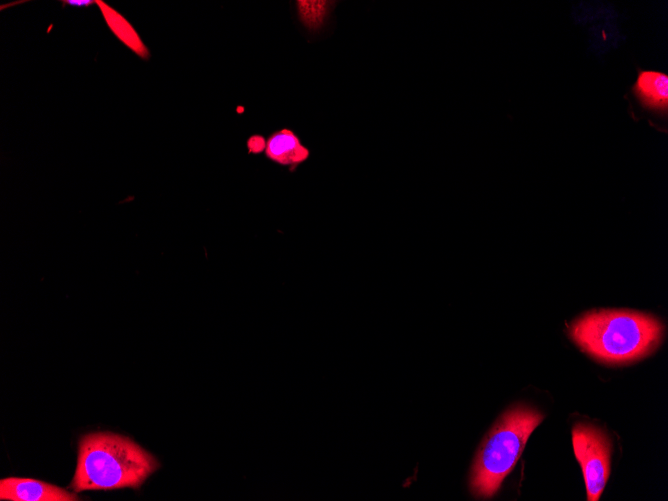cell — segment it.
<instances>
[{
    "mask_svg": "<svg viewBox=\"0 0 668 501\" xmlns=\"http://www.w3.org/2000/svg\"><path fill=\"white\" fill-rule=\"evenodd\" d=\"M62 4L69 5L72 7H77V8H85L88 6H91L93 4H96V1L94 0H63Z\"/></svg>",
    "mask_w": 668,
    "mask_h": 501,
    "instance_id": "8fae6325",
    "label": "cell"
},
{
    "mask_svg": "<svg viewBox=\"0 0 668 501\" xmlns=\"http://www.w3.org/2000/svg\"><path fill=\"white\" fill-rule=\"evenodd\" d=\"M96 4L113 34L136 55L144 60L149 59L148 48L129 21L104 1L96 0Z\"/></svg>",
    "mask_w": 668,
    "mask_h": 501,
    "instance_id": "ba28073f",
    "label": "cell"
},
{
    "mask_svg": "<svg viewBox=\"0 0 668 501\" xmlns=\"http://www.w3.org/2000/svg\"><path fill=\"white\" fill-rule=\"evenodd\" d=\"M0 500L78 501L76 493L30 478L8 477L0 481Z\"/></svg>",
    "mask_w": 668,
    "mask_h": 501,
    "instance_id": "5b68a950",
    "label": "cell"
},
{
    "mask_svg": "<svg viewBox=\"0 0 668 501\" xmlns=\"http://www.w3.org/2000/svg\"><path fill=\"white\" fill-rule=\"evenodd\" d=\"M542 420L539 411L525 405H515L497 419L474 458L469 479L473 496L488 499L497 493Z\"/></svg>",
    "mask_w": 668,
    "mask_h": 501,
    "instance_id": "3957f363",
    "label": "cell"
},
{
    "mask_svg": "<svg viewBox=\"0 0 668 501\" xmlns=\"http://www.w3.org/2000/svg\"><path fill=\"white\" fill-rule=\"evenodd\" d=\"M337 2L325 0H297L296 14L309 33H317L323 29Z\"/></svg>",
    "mask_w": 668,
    "mask_h": 501,
    "instance_id": "9c48e42d",
    "label": "cell"
},
{
    "mask_svg": "<svg viewBox=\"0 0 668 501\" xmlns=\"http://www.w3.org/2000/svg\"><path fill=\"white\" fill-rule=\"evenodd\" d=\"M633 92L644 106L666 110L668 105V76L655 71H642L633 86Z\"/></svg>",
    "mask_w": 668,
    "mask_h": 501,
    "instance_id": "52a82bcc",
    "label": "cell"
},
{
    "mask_svg": "<svg viewBox=\"0 0 668 501\" xmlns=\"http://www.w3.org/2000/svg\"><path fill=\"white\" fill-rule=\"evenodd\" d=\"M570 335L592 357L610 364H621L651 353L662 339L663 325L649 314L599 310L575 320L570 327Z\"/></svg>",
    "mask_w": 668,
    "mask_h": 501,
    "instance_id": "7a4b0ae2",
    "label": "cell"
},
{
    "mask_svg": "<svg viewBox=\"0 0 668 501\" xmlns=\"http://www.w3.org/2000/svg\"><path fill=\"white\" fill-rule=\"evenodd\" d=\"M160 467L157 458L129 437L112 432L79 440L74 492L139 488Z\"/></svg>",
    "mask_w": 668,
    "mask_h": 501,
    "instance_id": "6da1fadb",
    "label": "cell"
},
{
    "mask_svg": "<svg viewBox=\"0 0 668 501\" xmlns=\"http://www.w3.org/2000/svg\"><path fill=\"white\" fill-rule=\"evenodd\" d=\"M264 154L269 161L287 167L290 172H295L309 159L310 150L293 130L283 128L268 137Z\"/></svg>",
    "mask_w": 668,
    "mask_h": 501,
    "instance_id": "8992f818",
    "label": "cell"
},
{
    "mask_svg": "<svg viewBox=\"0 0 668 501\" xmlns=\"http://www.w3.org/2000/svg\"><path fill=\"white\" fill-rule=\"evenodd\" d=\"M265 145H266V140L261 135L257 134L252 135L247 140V147L249 153L258 154L261 153L262 151L264 152Z\"/></svg>",
    "mask_w": 668,
    "mask_h": 501,
    "instance_id": "30bf717a",
    "label": "cell"
},
{
    "mask_svg": "<svg viewBox=\"0 0 668 501\" xmlns=\"http://www.w3.org/2000/svg\"><path fill=\"white\" fill-rule=\"evenodd\" d=\"M572 443L583 472L587 500L596 501L610 474L611 442L601 429L578 423L572 429Z\"/></svg>",
    "mask_w": 668,
    "mask_h": 501,
    "instance_id": "277c9868",
    "label": "cell"
}]
</instances>
